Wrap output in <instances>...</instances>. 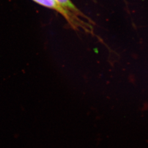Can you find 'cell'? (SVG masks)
Returning <instances> with one entry per match:
<instances>
[{
  "label": "cell",
  "mask_w": 148,
  "mask_h": 148,
  "mask_svg": "<svg viewBox=\"0 0 148 148\" xmlns=\"http://www.w3.org/2000/svg\"><path fill=\"white\" fill-rule=\"evenodd\" d=\"M37 3L48 7L59 12L65 18L70 26L75 30L83 29L87 32L91 33L93 29L90 24L79 18L78 16L73 12L65 9L60 5L56 0H33Z\"/></svg>",
  "instance_id": "cell-1"
},
{
  "label": "cell",
  "mask_w": 148,
  "mask_h": 148,
  "mask_svg": "<svg viewBox=\"0 0 148 148\" xmlns=\"http://www.w3.org/2000/svg\"><path fill=\"white\" fill-rule=\"evenodd\" d=\"M59 4L62 6L65 9L70 11L75 14L77 16H82L83 18L87 19L89 21V19L87 18L79 10L71 0H56Z\"/></svg>",
  "instance_id": "cell-2"
}]
</instances>
